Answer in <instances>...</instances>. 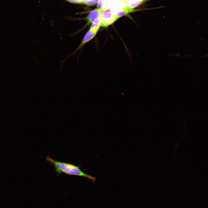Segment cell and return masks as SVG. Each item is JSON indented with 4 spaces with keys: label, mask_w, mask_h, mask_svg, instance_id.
<instances>
[{
    "label": "cell",
    "mask_w": 208,
    "mask_h": 208,
    "mask_svg": "<svg viewBox=\"0 0 208 208\" xmlns=\"http://www.w3.org/2000/svg\"><path fill=\"white\" fill-rule=\"evenodd\" d=\"M46 161L55 168V172L59 176L62 173L86 177L94 182L96 178L83 172L80 168V166H76L71 164L55 160L49 156L46 157Z\"/></svg>",
    "instance_id": "1"
},
{
    "label": "cell",
    "mask_w": 208,
    "mask_h": 208,
    "mask_svg": "<svg viewBox=\"0 0 208 208\" xmlns=\"http://www.w3.org/2000/svg\"><path fill=\"white\" fill-rule=\"evenodd\" d=\"M119 18L110 12V9H104L102 12L101 26L105 28L107 27Z\"/></svg>",
    "instance_id": "2"
},
{
    "label": "cell",
    "mask_w": 208,
    "mask_h": 208,
    "mask_svg": "<svg viewBox=\"0 0 208 208\" xmlns=\"http://www.w3.org/2000/svg\"><path fill=\"white\" fill-rule=\"evenodd\" d=\"M96 33H94L90 29L88 30L85 34L81 42L76 49V50L70 56L66 58L63 61V62L68 59L73 55L78 50L81 49L85 44L88 42L92 40L95 36Z\"/></svg>",
    "instance_id": "3"
},
{
    "label": "cell",
    "mask_w": 208,
    "mask_h": 208,
    "mask_svg": "<svg viewBox=\"0 0 208 208\" xmlns=\"http://www.w3.org/2000/svg\"><path fill=\"white\" fill-rule=\"evenodd\" d=\"M102 10L96 8L91 11L86 18L88 24L93 23L96 19L101 18Z\"/></svg>",
    "instance_id": "4"
},
{
    "label": "cell",
    "mask_w": 208,
    "mask_h": 208,
    "mask_svg": "<svg viewBox=\"0 0 208 208\" xmlns=\"http://www.w3.org/2000/svg\"><path fill=\"white\" fill-rule=\"evenodd\" d=\"M144 9H134L128 8L127 7L122 8L120 9L116 14L115 15L118 17H120L125 15L127 14L135 12L144 10Z\"/></svg>",
    "instance_id": "5"
},
{
    "label": "cell",
    "mask_w": 208,
    "mask_h": 208,
    "mask_svg": "<svg viewBox=\"0 0 208 208\" xmlns=\"http://www.w3.org/2000/svg\"><path fill=\"white\" fill-rule=\"evenodd\" d=\"M151 0H130L127 2V7L133 9L139 5Z\"/></svg>",
    "instance_id": "6"
},
{
    "label": "cell",
    "mask_w": 208,
    "mask_h": 208,
    "mask_svg": "<svg viewBox=\"0 0 208 208\" xmlns=\"http://www.w3.org/2000/svg\"><path fill=\"white\" fill-rule=\"evenodd\" d=\"M101 24V18H99L95 20L92 23L90 29L96 34L98 32Z\"/></svg>",
    "instance_id": "7"
},
{
    "label": "cell",
    "mask_w": 208,
    "mask_h": 208,
    "mask_svg": "<svg viewBox=\"0 0 208 208\" xmlns=\"http://www.w3.org/2000/svg\"><path fill=\"white\" fill-rule=\"evenodd\" d=\"M105 1L106 0H98L97 8L101 10H104Z\"/></svg>",
    "instance_id": "8"
},
{
    "label": "cell",
    "mask_w": 208,
    "mask_h": 208,
    "mask_svg": "<svg viewBox=\"0 0 208 208\" xmlns=\"http://www.w3.org/2000/svg\"><path fill=\"white\" fill-rule=\"evenodd\" d=\"M98 0H88L84 4L88 6L95 5L98 3Z\"/></svg>",
    "instance_id": "9"
},
{
    "label": "cell",
    "mask_w": 208,
    "mask_h": 208,
    "mask_svg": "<svg viewBox=\"0 0 208 208\" xmlns=\"http://www.w3.org/2000/svg\"><path fill=\"white\" fill-rule=\"evenodd\" d=\"M68 2L74 3H81V0H67Z\"/></svg>",
    "instance_id": "10"
},
{
    "label": "cell",
    "mask_w": 208,
    "mask_h": 208,
    "mask_svg": "<svg viewBox=\"0 0 208 208\" xmlns=\"http://www.w3.org/2000/svg\"><path fill=\"white\" fill-rule=\"evenodd\" d=\"M88 0H81V3H84Z\"/></svg>",
    "instance_id": "11"
},
{
    "label": "cell",
    "mask_w": 208,
    "mask_h": 208,
    "mask_svg": "<svg viewBox=\"0 0 208 208\" xmlns=\"http://www.w3.org/2000/svg\"><path fill=\"white\" fill-rule=\"evenodd\" d=\"M120 1L125 2H128L130 0H118Z\"/></svg>",
    "instance_id": "12"
}]
</instances>
